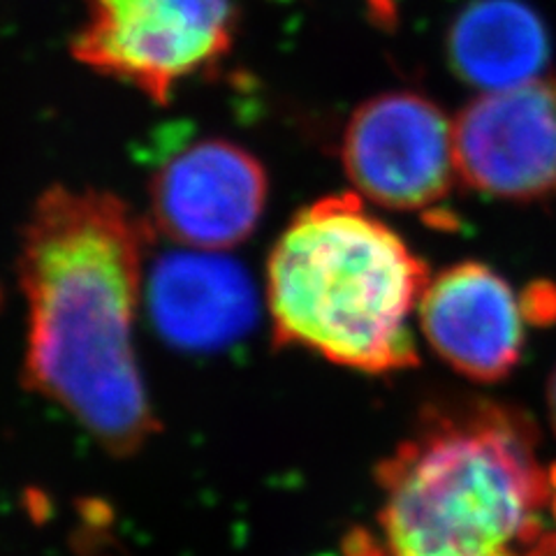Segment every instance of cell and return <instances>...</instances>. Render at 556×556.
Returning <instances> with one entry per match:
<instances>
[{
	"label": "cell",
	"mask_w": 556,
	"mask_h": 556,
	"mask_svg": "<svg viewBox=\"0 0 556 556\" xmlns=\"http://www.w3.org/2000/svg\"><path fill=\"white\" fill-rule=\"evenodd\" d=\"M147 225L108 190L51 186L22 232L26 388L65 408L114 457L159 431L132 343Z\"/></svg>",
	"instance_id": "1"
},
{
	"label": "cell",
	"mask_w": 556,
	"mask_h": 556,
	"mask_svg": "<svg viewBox=\"0 0 556 556\" xmlns=\"http://www.w3.org/2000/svg\"><path fill=\"white\" fill-rule=\"evenodd\" d=\"M376 480L388 556H529L549 531L535 427L494 399L429 406Z\"/></svg>",
	"instance_id": "2"
},
{
	"label": "cell",
	"mask_w": 556,
	"mask_h": 556,
	"mask_svg": "<svg viewBox=\"0 0 556 556\" xmlns=\"http://www.w3.org/2000/svg\"><path fill=\"white\" fill-rule=\"evenodd\" d=\"M429 267L357 193L320 198L294 214L267 263L276 345H294L364 374L413 369L410 318Z\"/></svg>",
	"instance_id": "3"
},
{
	"label": "cell",
	"mask_w": 556,
	"mask_h": 556,
	"mask_svg": "<svg viewBox=\"0 0 556 556\" xmlns=\"http://www.w3.org/2000/svg\"><path fill=\"white\" fill-rule=\"evenodd\" d=\"M73 56L149 100L167 104L186 79L230 54L235 0H84Z\"/></svg>",
	"instance_id": "4"
},
{
	"label": "cell",
	"mask_w": 556,
	"mask_h": 556,
	"mask_svg": "<svg viewBox=\"0 0 556 556\" xmlns=\"http://www.w3.org/2000/svg\"><path fill=\"white\" fill-rule=\"evenodd\" d=\"M341 163L359 198L392 212L433 214L459 181L455 126L420 93H380L348 118Z\"/></svg>",
	"instance_id": "5"
},
{
	"label": "cell",
	"mask_w": 556,
	"mask_h": 556,
	"mask_svg": "<svg viewBox=\"0 0 556 556\" xmlns=\"http://www.w3.org/2000/svg\"><path fill=\"white\" fill-rule=\"evenodd\" d=\"M452 126L462 184L506 202L556 195V75L484 91Z\"/></svg>",
	"instance_id": "6"
},
{
	"label": "cell",
	"mask_w": 556,
	"mask_h": 556,
	"mask_svg": "<svg viewBox=\"0 0 556 556\" xmlns=\"http://www.w3.org/2000/svg\"><path fill=\"white\" fill-rule=\"evenodd\" d=\"M267 198L265 165L223 137L198 139L169 155L149 186L155 228L181 247L218 253L255 232Z\"/></svg>",
	"instance_id": "7"
},
{
	"label": "cell",
	"mask_w": 556,
	"mask_h": 556,
	"mask_svg": "<svg viewBox=\"0 0 556 556\" xmlns=\"http://www.w3.org/2000/svg\"><path fill=\"white\" fill-rule=\"evenodd\" d=\"M417 323L450 369L478 382H496L517 369L531 316L525 294L515 292L508 278L466 260L431 276Z\"/></svg>",
	"instance_id": "8"
},
{
	"label": "cell",
	"mask_w": 556,
	"mask_h": 556,
	"mask_svg": "<svg viewBox=\"0 0 556 556\" xmlns=\"http://www.w3.org/2000/svg\"><path fill=\"white\" fill-rule=\"evenodd\" d=\"M149 316L172 348L216 353L257 323V292L249 271L218 251H172L149 276Z\"/></svg>",
	"instance_id": "9"
},
{
	"label": "cell",
	"mask_w": 556,
	"mask_h": 556,
	"mask_svg": "<svg viewBox=\"0 0 556 556\" xmlns=\"http://www.w3.org/2000/svg\"><path fill=\"white\" fill-rule=\"evenodd\" d=\"M445 51L452 73L484 93L541 77L552 40L525 0H471L452 20Z\"/></svg>",
	"instance_id": "10"
},
{
	"label": "cell",
	"mask_w": 556,
	"mask_h": 556,
	"mask_svg": "<svg viewBox=\"0 0 556 556\" xmlns=\"http://www.w3.org/2000/svg\"><path fill=\"white\" fill-rule=\"evenodd\" d=\"M552 484H554V498H552V517L554 527L541 538V543L533 547L529 556H556V466H552Z\"/></svg>",
	"instance_id": "11"
},
{
	"label": "cell",
	"mask_w": 556,
	"mask_h": 556,
	"mask_svg": "<svg viewBox=\"0 0 556 556\" xmlns=\"http://www.w3.org/2000/svg\"><path fill=\"white\" fill-rule=\"evenodd\" d=\"M547 406H549V417H552V425L556 429V369L549 378V388H547Z\"/></svg>",
	"instance_id": "12"
}]
</instances>
